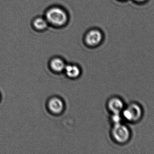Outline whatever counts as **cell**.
<instances>
[{
	"mask_svg": "<svg viewBox=\"0 0 154 154\" xmlns=\"http://www.w3.org/2000/svg\"><path fill=\"white\" fill-rule=\"evenodd\" d=\"M45 18L49 25L56 27H62L65 26L68 21L67 13L59 6H52L46 11Z\"/></svg>",
	"mask_w": 154,
	"mask_h": 154,
	"instance_id": "cell-1",
	"label": "cell"
},
{
	"mask_svg": "<svg viewBox=\"0 0 154 154\" xmlns=\"http://www.w3.org/2000/svg\"><path fill=\"white\" fill-rule=\"evenodd\" d=\"M112 136L117 143H125L130 138V133L125 126L120 123L115 124L112 129Z\"/></svg>",
	"mask_w": 154,
	"mask_h": 154,
	"instance_id": "cell-2",
	"label": "cell"
},
{
	"mask_svg": "<svg viewBox=\"0 0 154 154\" xmlns=\"http://www.w3.org/2000/svg\"><path fill=\"white\" fill-rule=\"evenodd\" d=\"M103 39V33L98 29H91L88 32L85 36V43L90 47H96L99 45Z\"/></svg>",
	"mask_w": 154,
	"mask_h": 154,
	"instance_id": "cell-3",
	"label": "cell"
},
{
	"mask_svg": "<svg viewBox=\"0 0 154 154\" xmlns=\"http://www.w3.org/2000/svg\"><path fill=\"white\" fill-rule=\"evenodd\" d=\"M124 117L130 122L138 121L142 115L141 108L136 104L130 105L123 112Z\"/></svg>",
	"mask_w": 154,
	"mask_h": 154,
	"instance_id": "cell-4",
	"label": "cell"
},
{
	"mask_svg": "<svg viewBox=\"0 0 154 154\" xmlns=\"http://www.w3.org/2000/svg\"><path fill=\"white\" fill-rule=\"evenodd\" d=\"M49 110L55 115H59L62 113L64 108L63 101L57 97H53L51 99L48 104Z\"/></svg>",
	"mask_w": 154,
	"mask_h": 154,
	"instance_id": "cell-5",
	"label": "cell"
},
{
	"mask_svg": "<svg viewBox=\"0 0 154 154\" xmlns=\"http://www.w3.org/2000/svg\"><path fill=\"white\" fill-rule=\"evenodd\" d=\"M32 24L33 29L38 31L46 30L49 25L45 17H36L33 19Z\"/></svg>",
	"mask_w": 154,
	"mask_h": 154,
	"instance_id": "cell-6",
	"label": "cell"
},
{
	"mask_svg": "<svg viewBox=\"0 0 154 154\" xmlns=\"http://www.w3.org/2000/svg\"><path fill=\"white\" fill-rule=\"evenodd\" d=\"M108 106L113 114H119L123 109L124 105L119 99L113 98L109 101Z\"/></svg>",
	"mask_w": 154,
	"mask_h": 154,
	"instance_id": "cell-7",
	"label": "cell"
},
{
	"mask_svg": "<svg viewBox=\"0 0 154 154\" xmlns=\"http://www.w3.org/2000/svg\"><path fill=\"white\" fill-rule=\"evenodd\" d=\"M51 68L52 71L57 72H60L65 70L66 65L62 59L55 58L51 61L50 63Z\"/></svg>",
	"mask_w": 154,
	"mask_h": 154,
	"instance_id": "cell-8",
	"label": "cell"
},
{
	"mask_svg": "<svg viewBox=\"0 0 154 154\" xmlns=\"http://www.w3.org/2000/svg\"><path fill=\"white\" fill-rule=\"evenodd\" d=\"M65 70L67 76L71 78H76L80 74L79 68L75 65H66Z\"/></svg>",
	"mask_w": 154,
	"mask_h": 154,
	"instance_id": "cell-9",
	"label": "cell"
},
{
	"mask_svg": "<svg viewBox=\"0 0 154 154\" xmlns=\"http://www.w3.org/2000/svg\"><path fill=\"white\" fill-rule=\"evenodd\" d=\"M112 119V121L115 123V124L120 123L121 117H120L119 114H113Z\"/></svg>",
	"mask_w": 154,
	"mask_h": 154,
	"instance_id": "cell-10",
	"label": "cell"
},
{
	"mask_svg": "<svg viewBox=\"0 0 154 154\" xmlns=\"http://www.w3.org/2000/svg\"><path fill=\"white\" fill-rule=\"evenodd\" d=\"M134 1L138 2H144L146 0H134Z\"/></svg>",
	"mask_w": 154,
	"mask_h": 154,
	"instance_id": "cell-11",
	"label": "cell"
}]
</instances>
